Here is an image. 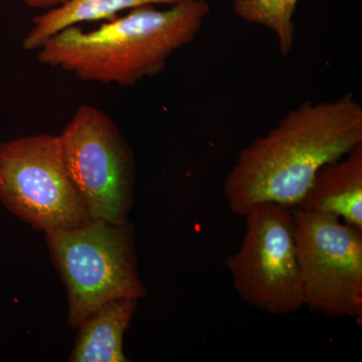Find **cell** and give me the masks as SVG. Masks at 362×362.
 <instances>
[{"instance_id": "cell-1", "label": "cell", "mask_w": 362, "mask_h": 362, "mask_svg": "<svg viewBox=\"0 0 362 362\" xmlns=\"http://www.w3.org/2000/svg\"><path fill=\"white\" fill-rule=\"evenodd\" d=\"M362 144V108L351 93L306 101L240 151L223 185L228 206L244 216L264 202L295 207L319 169Z\"/></svg>"}, {"instance_id": "cell-2", "label": "cell", "mask_w": 362, "mask_h": 362, "mask_svg": "<svg viewBox=\"0 0 362 362\" xmlns=\"http://www.w3.org/2000/svg\"><path fill=\"white\" fill-rule=\"evenodd\" d=\"M143 6L85 30L66 28L37 49L42 65L85 82L130 87L165 70L169 58L192 44L211 11L206 0Z\"/></svg>"}, {"instance_id": "cell-3", "label": "cell", "mask_w": 362, "mask_h": 362, "mask_svg": "<svg viewBox=\"0 0 362 362\" xmlns=\"http://www.w3.org/2000/svg\"><path fill=\"white\" fill-rule=\"evenodd\" d=\"M45 238L68 290L71 327H78L110 300L146 295L127 223L90 221L80 228L47 233Z\"/></svg>"}, {"instance_id": "cell-4", "label": "cell", "mask_w": 362, "mask_h": 362, "mask_svg": "<svg viewBox=\"0 0 362 362\" xmlns=\"http://www.w3.org/2000/svg\"><path fill=\"white\" fill-rule=\"evenodd\" d=\"M0 202L45 233L90 220L66 170L59 136H25L0 143Z\"/></svg>"}, {"instance_id": "cell-5", "label": "cell", "mask_w": 362, "mask_h": 362, "mask_svg": "<svg viewBox=\"0 0 362 362\" xmlns=\"http://www.w3.org/2000/svg\"><path fill=\"white\" fill-rule=\"evenodd\" d=\"M246 230L226 259L233 287L244 301L273 315L305 307L291 207L256 204L244 214Z\"/></svg>"}, {"instance_id": "cell-6", "label": "cell", "mask_w": 362, "mask_h": 362, "mask_svg": "<svg viewBox=\"0 0 362 362\" xmlns=\"http://www.w3.org/2000/svg\"><path fill=\"white\" fill-rule=\"evenodd\" d=\"M59 136L66 170L90 220L126 223L134 161L113 119L97 107L82 105Z\"/></svg>"}, {"instance_id": "cell-7", "label": "cell", "mask_w": 362, "mask_h": 362, "mask_svg": "<svg viewBox=\"0 0 362 362\" xmlns=\"http://www.w3.org/2000/svg\"><path fill=\"white\" fill-rule=\"evenodd\" d=\"M304 304L326 316L362 317V232L330 214L292 207Z\"/></svg>"}, {"instance_id": "cell-8", "label": "cell", "mask_w": 362, "mask_h": 362, "mask_svg": "<svg viewBox=\"0 0 362 362\" xmlns=\"http://www.w3.org/2000/svg\"><path fill=\"white\" fill-rule=\"evenodd\" d=\"M295 207L337 216L362 232V144L319 169Z\"/></svg>"}, {"instance_id": "cell-9", "label": "cell", "mask_w": 362, "mask_h": 362, "mask_svg": "<svg viewBox=\"0 0 362 362\" xmlns=\"http://www.w3.org/2000/svg\"><path fill=\"white\" fill-rule=\"evenodd\" d=\"M138 299L117 298L93 312L80 324L73 362H125L124 333L129 326Z\"/></svg>"}, {"instance_id": "cell-10", "label": "cell", "mask_w": 362, "mask_h": 362, "mask_svg": "<svg viewBox=\"0 0 362 362\" xmlns=\"http://www.w3.org/2000/svg\"><path fill=\"white\" fill-rule=\"evenodd\" d=\"M175 0H69L64 6L33 18L32 30L23 40L25 51L37 52L57 33L73 25L108 21L119 13L143 6H169Z\"/></svg>"}, {"instance_id": "cell-11", "label": "cell", "mask_w": 362, "mask_h": 362, "mask_svg": "<svg viewBox=\"0 0 362 362\" xmlns=\"http://www.w3.org/2000/svg\"><path fill=\"white\" fill-rule=\"evenodd\" d=\"M300 0H233L235 13L242 20L264 26L275 33L280 52L290 54L295 44L294 14Z\"/></svg>"}, {"instance_id": "cell-12", "label": "cell", "mask_w": 362, "mask_h": 362, "mask_svg": "<svg viewBox=\"0 0 362 362\" xmlns=\"http://www.w3.org/2000/svg\"><path fill=\"white\" fill-rule=\"evenodd\" d=\"M21 1L30 8L42 9L44 11H47L64 6L69 0H21Z\"/></svg>"}]
</instances>
